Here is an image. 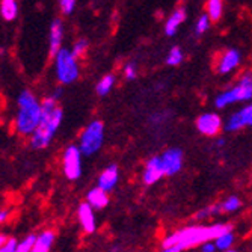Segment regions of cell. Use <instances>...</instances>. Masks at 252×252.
I'll list each match as a JSON object with an SVG mask.
<instances>
[{
    "label": "cell",
    "instance_id": "4316f807",
    "mask_svg": "<svg viewBox=\"0 0 252 252\" xmlns=\"http://www.w3.org/2000/svg\"><path fill=\"white\" fill-rule=\"evenodd\" d=\"M222 210L220 205H210L207 209H202L201 212L196 213V220H204V219H209L215 215H218Z\"/></svg>",
    "mask_w": 252,
    "mask_h": 252
},
{
    "label": "cell",
    "instance_id": "8fae6325",
    "mask_svg": "<svg viewBox=\"0 0 252 252\" xmlns=\"http://www.w3.org/2000/svg\"><path fill=\"white\" fill-rule=\"evenodd\" d=\"M252 126V103L248 104L246 107H243L242 110L233 113L230 117V120L225 124V130L226 131H237L243 127Z\"/></svg>",
    "mask_w": 252,
    "mask_h": 252
},
{
    "label": "cell",
    "instance_id": "d4e9b609",
    "mask_svg": "<svg viewBox=\"0 0 252 252\" xmlns=\"http://www.w3.org/2000/svg\"><path fill=\"white\" fill-rule=\"evenodd\" d=\"M210 17H209V14H204V15H201L199 18H198V21H196V25H195V35L196 36H199V35H202L204 32H207V29H209V26H210Z\"/></svg>",
    "mask_w": 252,
    "mask_h": 252
},
{
    "label": "cell",
    "instance_id": "e575fe53",
    "mask_svg": "<svg viewBox=\"0 0 252 252\" xmlns=\"http://www.w3.org/2000/svg\"><path fill=\"white\" fill-rule=\"evenodd\" d=\"M216 145H218V147H223V145H225V139H218V141H216Z\"/></svg>",
    "mask_w": 252,
    "mask_h": 252
},
{
    "label": "cell",
    "instance_id": "5bb4252c",
    "mask_svg": "<svg viewBox=\"0 0 252 252\" xmlns=\"http://www.w3.org/2000/svg\"><path fill=\"white\" fill-rule=\"evenodd\" d=\"M120 178V169L117 165H109L98 177V186L104 189L106 192H110L115 189Z\"/></svg>",
    "mask_w": 252,
    "mask_h": 252
},
{
    "label": "cell",
    "instance_id": "4fadbf2b",
    "mask_svg": "<svg viewBox=\"0 0 252 252\" xmlns=\"http://www.w3.org/2000/svg\"><path fill=\"white\" fill-rule=\"evenodd\" d=\"M62 39H63V25L62 20L58 18L50 25V32H49V49L52 56H55L62 49Z\"/></svg>",
    "mask_w": 252,
    "mask_h": 252
},
{
    "label": "cell",
    "instance_id": "9c48e42d",
    "mask_svg": "<svg viewBox=\"0 0 252 252\" xmlns=\"http://www.w3.org/2000/svg\"><path fill=\"white\" fill-rule=\"evenodd\" d=\"M165 177V169H163V163H162V157L160 156H154L151 157L144 169V175L142 180L147 186H151L154 183H157L160 178Z\"/></svg>",
    "mask_w": 252,
    "mask_h": 252
},
{
    "label": "cell",
    "instance_id": "ffe728a7",
    "mask_svg": "<svg viewBox=\"0 0 252 252\" xmlns=\"http://www.w3.org/2000/svg\"><path fill=\"white\" fill-rule=\"evenodd\" d=\"M215 243H216V248L219 251H228L231 249V246L234 245V234L231 230H228L225 233H222L220 236H218L215 239Z\"/></svg>",
    "mask_w": 252,
    "mask_h": 252
},
{
    "label": "cell",
    "instance_id": "52a82bcc",
    "mask_svg": "<svg viewBox=\"0 0 252 252\" xmlns=\"http://www.w3.org/2000/svg\"><path fill=\"white\" fill-rule=\"evenodd\" d=\"M82 150L77 145H70L62 157L63 174L70 181H76L82 177Z\"/></svg>",
    "mask_w": 252,
    "mask_h": 252
},
{
    "label": "cell",
    "instance_id": "277c9868",
    "mask_svg": "<svg viewBox=\"0 0 252 252\" xmlns=\"http://www.w3.org/2000/svg\"><path fill=\"white\" fill-rule=\"evenodd\" d=\"M55 71L56 77L62 85H70L79 79L80 68L77 63V58L71 50L61 49L55 56Z\"/></svg>",
    "mask_w": 252,
    "mask_h": 252
},
{
    "label": "cell",
    "instance_id": "9a60e30c",
    "mask_svg": "<svg viewBox=\"0 0 252 252\" xmlns=\"http://www.w3.org/2000/svg\"><path fill=\"white\" fill-rule=\"evenodd\" d=\"M240 52L236 50V49H230L223 53V56L220 58L219 61V65H218V71L220 74H228L231 73L234 68L240 63Z\"/></svg>",
    "mask_w": 252,
    "mask_h": 252
},
{
    "label": "cell",
    "instance_id": "d6a6232c",
    "mask_svg": "<svg viewBox=\"0 0 252 252\" xmlns=\"http://www.w3.org/2000/svg\"><path fill=\"white\" fill-rule=\"evenodd\" d=\"M9 218V213L6 210H0V225H3Z\"/></svg>",
    "mask_w": 252,
    "mask_h": 252
},
{
    "label": "cell",
    "instance_id": "7a4b0ae2",
    "mask_svg": "<svg viewBox=\"0 0 252 252\" xmlns=\"http://www.w3.org/2000/svg\"><path fill=\"white\" fill-rule=\"evenodd\" d=\"M41 104H42L41 120L38 127L31 136V147L35 150H44L52 144L53 137L63 120V110L59 107L56 97L50 95Z\"/></svg>",
    "mask_w": 252,
    "mask_h": 252
},
{
    "label": "cell",
    "instance_id": "603a6c76",
    "mask_svg": "<svg viewBox=\"0 0 252 252\" xmlns=\"http://www.w3.org/2000/svg\"><path fill=\"white\" fill-rule=\"evenodd\" d=\"M35 242H36V236L35 234H28L25 239L18 242L17 252H31V251H33Z\"/></svg>",
    "mask_w": 252,
    "mask_h": 252
},
{
    "label": "cell",
    "instance_id": "1f68e13d",
    "mask_svg": "<svg viewBox=\"0 0 252 252\" xmlns=\"http://www.w3.org/2000/svg\"><path fill=\"white\" fill-rule=\"evenodd\" d=\"M216 249H218L216 248V243H212V240H209V242H205V243L201 245V251L202 252H213Z\"/></svg>",
    "mask_w": 252,
    "mask_h": 252
},
{
    "label": "cell",
    "instance_id": "836d02e7",
    "mask_svg": "<svg viewBox=\"0 0 252 252\" xmlns=\"http://www.w3.org/2000/svg\"><path fill=\"white\" fill-rule=\"evenodd\" d=\"M6 240H8V237L5 234H0V249L3 248V245L6 243Z\"/></svg>",
    "mask_w": 252,
    "mask_h": 252
},
{
    "label": "cell",
    "instance_id": "6da1fadb",
    "mask_svg": "<svg viewBox=\"0 0 252 252\" xmlns=\"http://www.w3.org/2000/svg\"><path fill=\"white\" fill-rule=\"evenodd\" d=\"M231 230L230 225H223V223H216V225H193L183 228V230L168 236L162 248L163 251L168 252H180V251H186L189 248L202 245L209 240H215L218 236L222 233Z\"/></svg>",
    "mask_w": 252,
    "mask_h": 252
},
{
    "label": "cell",
    "instance_id": "83f0119b",
    "mask_svg": "<svg viewBox=\"0 0 252 252\" xmlns=\"http://www.w3.org/2000/svg\"><path fill=\"white\" fill-rule=\"evenodd\" d=\"M86 50H88V41H86V39H79L77 42H74L73 49H71V52H73V55H74L76 58L83 56Z\"/></svg>",
    "mask_w": 252,
    "mask_h": 252
},
{
    "label": "cell",
    "instance_id": "ba28073f",
    "mask_svg": "<svg viewBox=\"0 0 252 252\" xmlns=\"http://www.w3.org/2000/svg\"><path fill=\"white\" fill-rule=\"evenodd\" d=\"M196 128L204 136H216L222 128V120L218 113H204L196 120Z\"/></svg>",
    "mask_w": 252,
    "mask_h": 252
},
{
    "label": "cell",
    "instance_id": "44dd1931",
    "mask_svg": "<svg viewBox=\"0 0 252 252\" xmlns=\"http://www.w3.org/2000/svg\"><path fill=\"white\" fill-rule=\"evenodd\" d=\"M113 85H115V76H112V74H107V76H104L98 83H97V86H95V91H97V94L98 95H107L110 91H112V88H113Z\"/></svg>",
    "mask_w": 252,
    "mask_h": 252
},
{
    "label": "cell",
    "instance_id": "7402d4cb",
    "mask_svg": "<svg viewBox=\"0 0 252 252\" xmlns=\"http://www.w3.org/2000/svg\"><path fill=\"white\" fill-rule=\"evenodd\" d=\"M207 11H209L210 20H212V21H218V20L222 17V11H223L222 0H209Z\"/></svg>",
    "mask_w": 252,
    "mask_h": 252
},
{
    "label": "cell",
    "instance_id": "e0dca14e",
    "mask_svg": "<svg viewBox=\"0 0 252 252\" xmlns=\"http://www.w3.org/2000/svg\"><path fill=\"white\" fill-rule=\"evenodd\" d=\"M86 201L93 205L95 210H101L104 209L106 205L109 204V196H107V192L104 189H101L100 186L91 189L86 195Z\"/></svg>",
    "mask_w": 252,
    "mask_h": 252
},
{
    "label": "cell",
    "instance_id": "2e32d148",
    "mask_svg": "<svg viewBox=\"0 0 252 252\" xmlns=\"http://www.w3.org/2000/svg\"><path fill=\"white\" fill-rule=\"evenodd\" d=\"M186 15H188V14H186V9H185V8H177V9L169 15V18H168L166 23H165V33H166L168 36H174V35L177 33L180 25L186 20Z\"/></svg>",
    "mask_w": 252,
    "mask_h": 252
},
{
    "label": "cell",
    "instance_id": "8992f818",
    "mask_svg": "<svg viewBox=\"0 0 252 252\" xmlns=\"http://www.w3.org/2000/svg\"><path fill=\"white\" fill-rule=\"evenodd\" d=\"M104 141V126L101 121H93L83 131L80 136L79 147L83 153V156H93L95 154Z\"/></svg>",
    "mask_w": 252,
    "mask_h": 252
},
{
    "label": "cell",
    "instance_id": "484cf974",
    "mask_svg": "<svg viewBox=\"0 0 252 252\" xmlns=\"http://www.w3.org/2000/svg\"><path fill=\"white\" fill-rule=\"evenodd\" d=\"M183 62V52L180 47H172L169 55L166 56V63L171 66H177Z\"/></svg>",
    "mask_w": 252,
    "mask_h": 252
},
{
    "label": "cell",
    "instance_id": "4dcf8cb0",
    "mask_svg": "<svg viewBox=\"0 0 252 252\" xmlns=\"http://www.w3.org/2000/svg\"><path fill=\"white\" fill-rule=\"evenodd\" d=\"M136 74H137V68H136V63H134V62H130V63H127V65L124 66V76H126L128 80L134 79Z\"/></svg>",
    "mask_w": 252,
    "mask_h": 252
},
{
    "label": "cell",
    "instance_id": "5b68a950",
    "mask_svg": "<svg viewBox=\"0 0 252 252\" xmlns=\"http://www.w3.org/2000/svg\"><path fill=\"white\" fill-rule=\"evenodd\" d=\"M252 98V74L245 73L243 77L233 86L231 89L225 91V93L219 94L215 100V106L218 109H223L233 103L248 101Z\"/></svg>",
    "mask_w": 252,
    "mask_h": 252
},
{
    "label": "cell",
    "instance_id": "ac0fdd59",
    "mask_svg": "<svg viewBox=\"0 0 252 252\" xmlns=\"http://www.w3.org/2000/svg\"><path fill=\"white\" fill-rule=\"evenodd\" d=\"M55 240H56V234L53 231H50V230L42 231L41 234L36 236V242H35L32 252H49L52 249Z\"/></svg>",
    "mask_w": 252,
    "mask_h": 252
},
{
    "label": "cell",
    "instance_id": "d6986e66",
    "mask_svg": "<svg viewBox=\"0 0 252 252\" xmlns=\"http://www.w3.org/2000/svg\"><path fill=\"white\" fill-rule=\"evenodd\" d=\"M0 15L6 21H14L18 17L17 0H0Z\"/></svg>",
    "mask_w": 252,
    "mask_h": 252
},
{
    "label": "cell",
    "instance_id": "f546056e",
    "mask_svg": "<svg viewBox=\"0 0 252 252\" xmlns=\"http://www.w3.org/2000/svg\"><path fill=\"white\" fill-rule=\"evenodd\" d=\"M17 248H18V240L11 237L6 240V243L3 245L2 249H0V252H17Z\"/></svg>",
    "mask_w": 252,
    "mask_h": 252
},
{
    "label": "cell",
    "instance_id": "3957f363",
    "mask_svg": "<svg viewBox=\"0 0 252 252\" xmlns=\"http://www.w3.org/2000/svg\"><path fill=\"white\" fill-rule=\"evenodd\" d=\"M42 113V104L38 101L36 95L29 89L20 93L17 100V115H15V130L21 136H32L39 124Z\"/></svg>",
    "mask_w": 252,
    "mask_h": 252
},
{
    "label": "cell",
    "instance_id": "f1b7e54d",
    "mask_svg": "<svg viewBox=\"0 0 252 252\" xmlns=\"http://www.w3.org/2000/svg\"><path fill=\"white\" fill-rule=\"evenodd\" d=\"M76 3H77V0H59L61 11H62L65 15L73 14V11H74V8H76Z\"/></svg>",
    "mask_w": 252,
    "mask_h": 252
},
{
    "label": "cell",
    "instance_id": "30bf717a",
    "mask_svg": "<svg viewBox=\"0 0 252 252\" xmlns=\"http://www.w3.org/2000/svg\"><path fill=\"white\" fill-rule=\"evenodd\" d=\"M160 157H162L165 175L171 177V175H175L177 172H180V169L183 166V151L180 148H171V150L165 151Z\"/></svg>",
    "mask_w": 252,
    "mask_h": 252
},
{
    "label": "cell",
    "instance_id": "cb8c5ba5",
    "mask_svg": "<svg viewBox=\"0 0 252 252\" xmlns=\"http://www.w3.org/2000/svg\"><path fill=\"white\" fill-rule=\"evenodd\" d=\"M240 205H242V202H240V199H239L237 196H230L226 201H223V202L220 204V207H222V212L231 213V212L239 210V209H240Z\"/></svg>",
    "mask_w": 252,
    "mask_h": 252
},
{
    "label": "cell",
    "instance_id": "7c38bea8",
    "mask_svg": "<svg viewBox=\"0 0 252 252\" xmlns=\"http://www.w3.org/2000/svg\"><path fill=\"white\" fill-rule=\"evenodd\" d=\"M77 218H79V223L82 226V230L86 234H91L95 231L97 228V222H95V215H94V207L91 205L88 201L82 202L79 205L77 210Z\"/></svg>",
    "mask_w": 252,
    "mask_h": 252
}]
</instances>
